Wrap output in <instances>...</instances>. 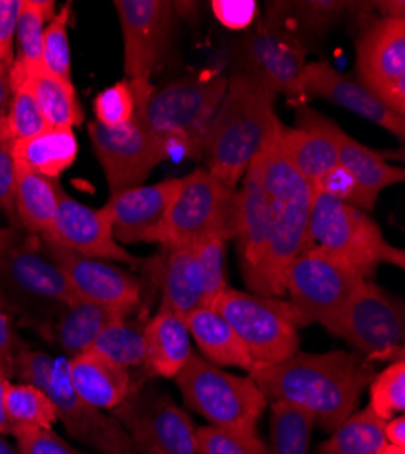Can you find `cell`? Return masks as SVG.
I'll list each match as a JSON object with an SVG mask.
<instances>
[{
	"instance_id": "46",
	"label": "cell",
	"mask_w": 405,
	"mask_h": 454,
	"mask_svg": "<svg viewBox=\"0 0 405 454\" xmlns=\"http://www.w3.org/2000/svg\"><path fill=\"white\" fill-rule=\"evenodd\" d=\"M15 180L17 162L13 157V138L6 128V119L0 124V211L15 215Z\"/></svg>"
},
{
	"instance_id": "18",
	"label": "cell",
	"mask_w": 405,
	"mask_h": 454,
	"mask_svg": "<svg viewBox=\"0 0 405 454\" xmlns=\"http://www.w3.org/2000/svg\"><path fill=\"white\" fill-rule=\"evenodd\" d=\"M43 251L64 273L79 300L135 313L140 304V282L107 260L91 258L41 239Z\"/></svg>"
},
{
	"instance_id": "54",
	"label": "cell",
	"mask_w": 405,
	"mask_h": 454,
	"mask_svg": "<svg viewBox=\"0 0 405 454\" xmlns=\"http://www.w3.org/2000/svg\"><path fill=\"white\" fill-rule=\"evenodd\" d=\"M0 454H19V449L10 445L4 438V434H0Z\"/></svg>"
},
{
	"instance_id": "30",
	"label": "cell",
	"mask_w": 405,
	"mask_h": 454,
	"mask_svg": "<svg viewBox=\"0 0 405 454\" xmlns=\"http://www.w3.org/2000/svg\"><path fill=\"white\" fill-rule=\"evenodd\" d=\"M60 184L53 178L17 166L15 215L29 235L43 237L53 223Z\"/></svg>"
},
{
	"instance_id": "19",
	"label": "cell",
	"mask_w": 405,
	"mask_h": 454,
	"mask_svg": "<svg viewBox=\"0 0 405 454\" xmlns=\"http://www.w3.org/2000/svg\"><path fill=\"white\" fill-rule=\"evenodd\" d=\"M180 189V178L136 185L109 197L100 207L121 244H162L166 220Z\"/></svg>"
},
{
	"instance_id": "32",
	"label": "cell",
	"mask_w": 405,
	"mask_h": 454,
	"mask_svg": "<svg viewBox=\"0 0 405 454\" xmlns=\"http://www.w3.org/2000/svg\"><path fill=\"white\" fill-rule=\"evenodd\" d=\"M22 73L27 86L39 104V109L50 128H69L81 126L84 121V111L77 97V90L73 81H64L53 77L51 73L39 69L33 73H26L19 67H12Z\"/></svg>"
},
{
	"instance_id": "24",
	"label": "cell",
	"mask_w": 405,
	"mask_h": 454,
	"mask_svg": "<svg viewBox=\"0 0 405 454\" xmlns=\"http://www.w3.org/2000/svg\"><path fill=\"white\" fill-rule=\"evenodd\" d=\"M275 215L276 211L264 192L261 173L256 169L254 162H251L245 175L242 176L240 192H237L235 240L242 275L249 271L262 254L271 233Z\"/></svg>"
},
{
	"instance_id": "51",
	"label": "cell",
	"mask_w": 405,
	"mask_h": 454,
	"mask_svg": "<svg viewBox=\"0 0 405 454\" xmlns=\"http://www.w3.org/2000/svg\"><path fill=\"white\" fill-rule=\"evenodd\" d=\"M12 382L10 374L0 369V434H12L13 436V424L8 416L6 409V395H8V386Z\"/></svg>"
},
{
	"instance_id": "17",
	"label": "cell",
	"mask_w": 405,
	"mask_h": 454,
	"mask_svg": "<svg viewBox=\"0 0 405 454\" xmlns=\"http://www.w3.org/2000/svg\"><path fill=\"white\" fill-rule=\"evenodd\" d=\"M308 48L292 31L266 22L249 35L242 48L244 71L275 95L302 97V77L308 64Z\"/></svg>"
},
{
	"instance_id": "29",
	"label": "cell",
	"mask_w": 405,
	"mask_h": 454,
	"mask_svg": "<svg viewBox=\"0 0 405 454\" xmlns=\"http://www.w3.org/2000/svg\"><path fill=\"white\" fill-rule=\"evenodd\" d=\"M17 166L57 180L79 157V140L69 128H48L24 140H13Z\"/></svg>"
},
{
	"instance_id": "21",
	"label": "cell",
	"mask_w": 405,
	"mask_h": 454,
	"mask_svg": "<svg viewBox=\"0 0 405 454\" xmlns=\"http://www.w3.org/2000/svg\"><path fill=\"white\" fill-rule=\"evenodd\" d=\"M302 97L325 98L387 129L400 140L405 137V117L396 115L358 79H353L349 74L335 69L325 60L306 64L302 77Z\"/></svg>"
},
{
	"instance_id": "49",
	"label": "cell",
	"mask_w": 405,
	"mask_h": 454,
	"mask_svg": "<svg viewBox=\"0 0 405 454\" xmlns=\"http://www.w3.org/2000/svg\"><path fill=\"white\" fill-rule=\"evenodd\" d=\"M211 10L216 20L230 29H245L256 17V3L253 0H214Z\"/></svg>"
},
{
	"instance_id": "4",
	"label": "cell",
	"mask_w": 405,
	"mask_h": 454,
	"mask_svg": "<svg viewBox=\"0 0 405 454\" xmlns=\"http://www.w3.org/2000/svg\"><path fill=\"white\" fill-rule=\"evenodd\" d=\"M12 376L46 393L66 431L100 454H138L115 416L86 403L73 391L67 376V358L46 351L22 349L13 362Z\"/></svg>"
},
{
	"instance_id": "1",
	"label": "cell",
	"mask_w": 405,
	"mask_h": 454,
	"mask_svg": "<svg viewBox=\"0 0 405 454\" xmlns=\"http://www.w3.org/2000/svg\"><path fill=\"white\" fill-rule=\"evenodd\" d=\"M249 376L268 402L297 405L333 433L354 412L375 369L356 351L297 353L278 364H253Z\"/></svg>"
},
{
	"instance_id": "33",
	"label": "cell",
	"mask_w": 405,
	"mask_h": 454,
	"mask_svg": "<svg viewBox=\"0 0 405 454\" xmlns=\"http://www.w3.org/2000/svg\"><path fill=\"white\" fill-rule=\"evenodd\" d=\"M55 13L53 0H22L15 31V67L26 73L43 69L44 29Z\"/></svg>"
},
{
	"instance_id": "53",
	"label": "cell",
	"mask_w": 405,
	"mask_h": 454,
	"mask_svg": "<svg viewBox=\"0 0 405 454\" xmlns=\"http://www.w3.org/2000/svg\"><path fill=\"white\" fill-rule=\"evenodd\" d=\"M12 98V82H10V69L0 66V124L6 119V111Z\"/></svg>"
},
{
	"instance_id": "39",
	"label": "cell",
	"mask_w": 405,
	"mask_h": 454,
	"mask_svg": "<svg viewBox=\"0 0 405 454\" xmlns=\"http://www.w3.org/2000/svg\"><path fill=\"white\" fill-rule=\"evenodd\" d=\"M12 98L6 111V128L13 140L31 138L46 131L50 126L36 104L22 73L10 69Z\"/></svg>"
},
{
	"instance_id": "31",
	"label": "cell",
	"mask_w": 405,
	"mask_h": 454,
	"mask_svg": "<svg viewBox=\"0 0 405 454\" xmlns=\"http://www.w3.org/2000/svg\"><path fill=\"white\" fill-rule=\"evenodd\" d=\"M339 164L356 180L362 192L375 204L386 187L405 180L403 168L389 164L378 151L363 145L346 131L340 140Z\"/></svg>"
},
{
	"instance_id": "37",
	"label": "cell",
	"mask_w": 405,
	"mask_h": 454,
	"mask_svg": "<svg viewBox=\"0 0 405 454\" xmlns=\"http://www.w3.org/2000/svg\"><path fill=\"white\" fill-rule=\"evenodd\" d=\"M8 416L15 429H51L57 422L53 402L39 387L24 382H10L6 395Z\"/></svg>"
},
{
	"instance_id": "22",
	"label": "cell",
	"mask_w": 405,
	"mask_h": 454,
	"mask_svg": "<svg viewBox=\"0 0 405 454\" xmlns=\"http://www.w3.org/2000/svg\"><path fill=\"white\" fill-rule=\"evenodd\" d=\"M342 135L340 126L309 107L299 109L297 126L282 128L287 155L297 173L309 184L339 164Z\"/></svg>"
},
{
	"instance_id": "38",
	"label": "cell",
	"mask_w": 405,
	"mask_h": 454,
	"mask_svg": "<svg viewBox=\"0 0 405 454\" xmlns=\"http://www.w3.org/2000/svg\"><path fill=\"white\" fill-rule=\"evenodd\" d=\"M147 86H152L150 81L126 79L100 91L93 100L95 122L109 129H117L133 122L140 95Z\"/></svg>"
},
{
	"instance_id": "27",
	"label": "cell",
	"mask_w": 405,
	"mask_h": 454,
	"mask_svg": "<svg viewBox=\"0 0 405 454\" xmlns=\"http://www.w3.org/2000/svg\"><path fill=\"white\" fill-rule=\"evenodd\" d=\"M191 338L202 356L218 367H238L249 371L253 358L240 342L238 334L214 308L202 306L186 318Z\"/></svg>"
},
{
	"instance_id": "56",
	"label": "cell",
	"mask_w": 405,
	"mask_h": 454,
	"mask_svg": "<svg viewBox=\"0 0 405 454\" xmlns=\"http://www.w3.org/2000/svg\"><path fill=\"white\" fill-rule=\"evenodd\" d=\"M3 233H4V230H0V240H3Z\"/></svg>"
},
{
	"instance_id": "5",
	"label": "cell",
	"mask_w": 405,
	"mask_h": 454,
	"mask_svg": "<svg viewBox=\"0 0 405 454\" xmlns=\"http://www.w3.org/2000/svg\"><path fill=\"white\" fill-rule=\"evenodd\" d=\"M228 81L222 73L202 71L153 90L144 106V121L166 145L200 159L214 113L222 102Z\"/></svg>"
},
{
	"instance_id": "44",
	"label": "cell",
	"mask_w": 405,
	"mask_h": 454,
	"mask_svg": "<svg viewBox=\"0 0 405 454\" xmlns=\"http://www.w3.org/2000/svg\"><path fill=\"white\" fill-rule=\"evenodd\" d=\"M311 189L316 195H325L329 199L351 204L365 213L373 211L377 206L362 192V187L356 184V180L340 164L327 169L315 182H311Z\"/></svg>"
},
{
	"instance_id": "10",
	"label": "cell",
	"mask_w": 405,
	"mask_h": 454,
	"mask_svg": "<svg viewBox=\"0 0 405 454\" xmlns=\"http://www.w3.org/2000/svg\"><path fill=\"white\" fill-rule=\"evenodd\" d=\"M365 278L344 260L320 249L302 251L285 273V294L300 327L333 322Z\"/></svg>"
},
{
	"instance_id": "36",
	"label": "cell",
	"mask_w": 405,
	"mask_h": 454,
	"mask_svg": "<svg viewBox=\"0 0 405 454\" xmlns=\"http://www.w3.org/2000/svg\"><path fill=\"white\" fill-rule=\"evenodd\" d=\"M144 329L145 324L131 320V317L115 320L97 336L90 349L126 369L142 367L145 358Z\"/></svg>"
},
{
	"instance_id": "43",
	"label": "cell",
	"mask_w": 405,
	"mask_h": 454,
	"mask_svg": "<svg viewBox=\"0 0 405 454\" xmlns=\"http://www.w3.org/2000/svg\"><path fill=\"white\" fill-rule=\"evenodd\" d=\"M202 454H269V447L259 436V431H231L213 426L197 429Z\"/></svg>"
},
{
	"instance_id": "55",
	"label": "cell",
	"mask_w": 405,
	"mask_h": 454,
	"mask_svg": "<svg viewBox=\"0 0 405 454\" xmlns=\"http://www.w3.org/2000/svg\"><path fill=\"white\" fill-rule=\"evenodd\" d=\"M375 454H405V449H401V447H394V445H384L378 452H375Z\"/></svg>"
},
{
	"instance_id": "26",
	"label": "cell",
	"mask_w": 405,
	"mask_h": 454,
	"mask_svg": "<svg viewBox=\"0 0 405 454\" xmlns=\"http://www.w3.org/2000/svg\"><path fill=\"white\" fill-rule=\"evenodd\" d=\"M133 313L119 308L93 304V301L75 300L66 306L55 320L43 331V334L57 344V348L73 358L88 351L97 336L115 320L128 318Z\"/></svg>"
},
{
	"instance_id": "48",
	"label": "cell",
	"mask_w": 405,
	"mask_h": 454,
	"mask_svg": "<svg viewBox=\"0 0 405 454\" xmlns=\"http://www.w3.org/2000/svg\"><path fill=\"white\" fill-rule=\"evenodd\" d=\"M22 0H0V66L12 69L15 62V31Z\"/></svg>"
},
{
	"instance_id": "34",
	"label": "cell",
	"mask_w": 405,
	"mask_h": 454,
	"mask_svg": "<svg viewBox=\"0 0 405 454\" xmlns=\"http://www.w3.org/2000/svg\"><path fill=\"white\" fill-rule=\"evenodd\" d=\"M384 424L370 407L353 412L318 447V454H375L386 445Z\"/></svg>"
},
{
	"instance_id": "13",
	"label": "cell",
	"mask_w": 405,
	"mask_h": 454,
	"mask_svg": "<svg viewBox=\"0 0 405 454\" xmlns=\"http://www.w3.org/2000/svg\"><path fill=\"white\" fill-rule=\"evenodd\" d=\"M113 416L138 454H202L191 416L166 395H129Z\"/></svg>"
},
{
	"instance_id": "45",
	"label": "cell",
	"mask_w": 405,
	"mask_h": 454,
	"mask_svg": "<svg viewBox=\"0 0 405 454\" xmlns=\"http://www.w3.org/2000/svg\"><path fill=\"white\" fill-rule=\"evenodd\" d=\"M349 6V3H327L325 0V3H292L287 10L291 13L294 12V19H297L294 22L299 27L313 35H322L339 22Z\"/></svg>"
},
{
	"instance_id": "15",
	"label": "cell",
	"mask_w": 405,
	"mask_h": 454,
	"mask_svg": "<svg viewBox=\"0 0 405 454\" xmlns=\"http://www.w3.org/2000/svg\"><path fill=\"white\" fill-rule=\"evenodd\" d=\"M311 202L313 189L309 184L276 211L262 254L244 273L251 293L273 298L285 296V273L294 258L308 247Z\"/></svg>"
},
{
	"instance_id": "25",
	"label": "cell",
	"mask_w": 405,
	"mask_h": 454,
	"mask_svg": "<svg viewBox=\"0 0 405 454\" xmlns=\"http://www.w3.org/2000/svg\"><path fill=\"white\" fill-rule=\"evenodd\" d=\"M144 369L150 376L175 378L193 356L191 334L182 318L164 308L145 322Z\"/></svg>"
},
{
	"instance_id": "47",
	"label": "cell",
	"mask_w": 405,
	"mask_h": 454,
	"mask_svg": "<svg viewBox=\"0 0 405 454\" xmlns=\"http://www.w3.org/2000/svg\"><path fill=\"white\" fill-rule=\"evenodd\" d=\"M19 454H82L51 429H15Z\"/></svg>"
},
{
	"instance_id": "50",
	"label": "cell",
	"mask_w": 405,
	"mask_h": 454,
	"mask_svg": "<svg viewBox=\"0 0 405 454\" xmlns=\"http://www.w3.org/2000/svg\"><path fill=\"white\" fill-rule=\"evenodd\" d=\"M22 344L15 333L12 315L0 304V369H4L12 378L15 356L22 351Z\"/></svg>"
},
{
	"instance_id": "14",
	"label": "cell",
	"mask_w": 405,
	"mask_h": 454,
	"mask_svg": "<svg viewBox=\"0 0 405 454\" xmlns=\"http://www.w3.org/2000/svg\"><path fill=\"white\" fill-rule=\"evenodd\" d=\"M358 81L405 117V17H380L356 41Z\"/></svg>"
},
{
	"instance_id": "16",
	"label": "cell",
	"mask_w": 405,
	"mask_h": 454,
	"mask_svg": "<svg viewBox=\"0 0 405 454\" xmlns=\"http://www.w3.org/2000/svg\"><path fill=\"white\" fill-rule=\"evenodd\" d=\"M128 81H150L162 67L175 29V4L166 0H115Z\"/></svg>"
},
{
	"instance_id": "8",
	"label": "cell",
	"mask_w": 405,
	"mask_h": 454,
	"mask_svg": "<svg viewBox=\"0 0 405 454\" xmlns=\"http://www.w3.org/2000/svg\"><path fill=\"white\" fill-rule=\"evenodd\" d=\"M222 315L254 364H278L299 353V318L284 298L228 287L213 306Z\"/></svg>"
},
{
	"instance_id": "11",
	"label": "cell",
	"mask_w": 405,
	"mask_h": 454,
	"mask_svg": "<svg viewBox=\"0 0 405 454\" xmlns=\"http://www.w3.org/2000/svg\"><path fill=\"white\" fill-rule=\"evenodd\" d=\"M344 338L371 364L375 360H405V311L401 300L365 280L344 311L325 327Z\"/></svg>"
},
{
	"instance_id": "20",
	"label": "cell",
	"mask_w": 405,
	"mask_h": 454,
	"mask_svg": "<svg viewBox=\"0 0 405 454\" xmlns=\"http://www.w3.org/2000/svg\"><path fill=\"white\" fill-rule=\"evenodd\" d=\"M41 239L84 256L119 262L126 266L138 263V260L115 240L112 223L102 211L75 200L62 187L53 223Z\"/></svg>"
},
{
	"instance_id": "28",
	"label": "cell",
	"mask_w": 405,
	"mask_h": 454,
	"mask_svg": "<svg viewBox=\"0 0 405 454\" xmlns=\"http://www.w3.org/2000/svg\"><path fill=\"white\" fill-rule=\"evenodd\" d=\"M167 258L160 273V308L188 318L204 306V284L199 270L195 246L166 249Z\"/></svg>"
},
{
	"instance_id": "12",
	"label": "cell",
	"mask_w": 405,
	"mask_h": 454,
	"mask_svg": "<svg viewBox=\"0 0 405 454\" xmlns=\"http://www.w3.org/2000/svg\"><path fill=\"white\" fill-rule=\"evenodd\" d=\"M153 90V86H147L142 91L133 122L117 129L104 128L98 122H90L88 126L93 151L112 195L142 185L169 155L166 145L150 131L144 121V106Z\"/></svg>"
},
{
	"instance_id": "3",
	"label": "cell",
	"mask_w": 405,
	"mask_h": 454,
	"mask_svg": "<svg viewBox=\"0 0 405 454\" xmlns=\"http://www.w3.org/2000/svg\"><path fill=\"white\" fill-rule=\"evenodd\" d=\"M79 300L64 273L43 251L41 237L6 227L0 240V304L41 333Z\"/></svg>"
},
{
	"instance_id": "6",
	"label": "cell",
	"mask_w": 405,
	"mask_h": 454,
	"mask_svg": "<svg viewBox=\"0 0 405 454\" xmlns=\"http://www.w3.org/2000/svg\"><path fill=\"white\" fill-rule=\"evenodd\" d=\"M306 249H320L344 260L365 280H370L382 263L405 268L403 249L386 240L370 213L316 193L311 202Z\"/></svg>"
},
{
	"instance_id": "40",
	"label": "cell",
	"mask_w": 405,
	"mask_h": 454,
	"mask_svg": "<svg viewBox=\"0 0 405 454\" xmlns=\"http://www.w3.org/2000/svg\"><path fill=\"white\" fill-rule=\"evenodd\" d=\"M370 407L380 420L387 422L405 412V360L391 362L370 382Z\"/></svg>"
},
{
	"instance_id": "41",
	"label": "cell",
	"mask_w": 405,
	"mask_h": 454,
	"mask_svg": "<svg viewBox=\"0 0 405 454\" xmlns=\"http://www.w3.org/2000/svg\"><path fill=\"white\" fill-rule=\"evenodd\" d=\"M226 246L228 240L218 237L195 244L197 262L204 284V306L207 308H213L220 294L230 287L226 277Z\"/></svg>"
},
{
	"instance_id": "7",
	"label": "cell",
	"mask_w": 405,
	"mask_h": 454,
	"mask_svg": "<svg viewBox=\"0 0 405 454\" xmlns=\"http://www.w3.org/2000/svg\"><path fill=\"white\" fill-rule=\"evenodd\" d=\"M173 380L186 405L220 429L254 433L269 403L251 376H237L197 353Z\"/></svg>"
},
{
	"instance_id": "9",
	"label": "cell",
	"mask_w": 405,
	"mask_h": 454,
	"mask_svg": "<svg viewBox=\"0 0 405 454\" xmlns=\"http://www.w3.org/2000/svg\"><path fill=\"white\" fill-rule=\"evenodd\" d=\"M237 189L195 169L180 178V189L171 204L162 244L166 249L195 246L206 239L235 240Z\"/></svg>"
},
{
	"instance_id": "52",
	"label": "cell",
	"mask_w": 405,
	"mask_h": 454,
	"mask_svg": "<svg viewBox=\"0 0 405 454\" xmlns=\"http://www.w3.org/2000/svg\"><path fill=\"white\" fill-rule=\"evenodd\" d=\"M384 438L387 445L405 449V416L398 414L384 424Z\"/></svg>"
},
{
	"instance_id": "2",
	"label": "cell",
	"mask_w": 405,
	"mask_h": 454,
	"mask_svg": "<svg viewBox=\"0 0 405 454\" xmlns=\"http://www.w3.org/2000/svg\"><path fill=\"white\" fill-rule=\"evenodd\" d=\"M276 97L244 71L228 81L202 151L206 169L213 176L237 187L282 122L275 111Z\"/></svg>"
},
{
	"instance_id": "35",
	"label": "cell",
	"mask_w": 405,
	"mask_h": 454,
	"mask_svg": "<svg viewBox=\"0 0 405 454\" xmlns=\"http://www.w3.org/2000/svg\"><path fill=\"white\" fill-rule=\"evenodd\" d=\"M269 427V454H309L316 427L313 414L287 402H271Z\"/></svg>"
},
{
	"instance_id": "42",
	"label": "cell",
	"mask_w": 405,
	"mask_h": 454,
	"mask_svg": "<svg viewBox=\"0 0 405 454\" xmlns=\"http://www.w3.org/2000/svg\"><path fill=\"white\" fill-rule=\"evenodd\" d=\"M69 19L71 4H66L48 22L43 41V69L64 81H71V48L67 36Z\"/></svg>"
},
{
	"instance_id": "23",
	"label": "cell",
	"mask_w": 405,
	"mask_h": 454,
	"mask_svg": "<svg viewBox=\"0 0 405 454\" xmlns=\"http://www.w3.org/2000/svg\"><path fill=\"white\" fill-rule=\"evenodd\" d=\"M67 376L73 391L100 411H115L131 395L129 369L91 349L67 358Z\"/></svg>"
}]
</instances>
